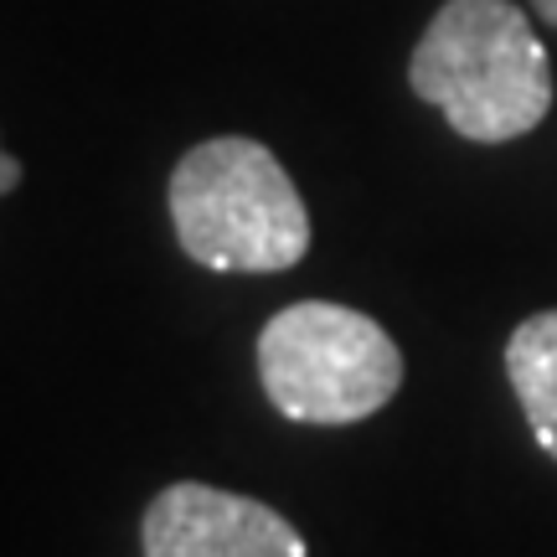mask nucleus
I'll use <instances>...</instances> for the list:
<instances>
[{
    "instance_id": "f257e3e1",
    "label": "nucleus",
    "mask_w": 557,
    "mask_h": 557,
    "mask_svg": "<svg viewBox=\"0 0 557 557\" xmlns=\"http://www.w3.org/2000/svg\"><path fill=\"white\" fill-rule=\"evenodd\" d=\"M408 88L475 145L532 135L553 109V62L511 0H444L423 26Z\"/></svg>"
},
{
    "instance_id": "f03ea898",
    "label": "nucleus",
    "mask_w": 557,
    "mask_h": 557,
    "mask_svg": "<svg viewBox=\"0 0 557 557\" xmlns=\"http://www.w3.org/2000/svg\"><path fill=\"white\" fill-rule=\"evenodd\" d=\"M181 253L212 274H284L310 253V212L269 145L218 135L191 145L165 186Z\"/></svg>"
},
{
    "instance_id": "7ed1b4c3",
    "label": "nucleus",
    "mask_w": 557,
    "mask_h": 557,
    "mask_svg": "<svg viewBox=\"0 0 557 557\" xmlns=\"http://www.w3.org/2000/svg\"><path fill=\"white\" fill-rule=\"evenodd\" d=\"M259 382L284 418L341 429L398 398L403 351L351 305L299 299L259 331Z\"/></svg>"
},
{
    "instance_id": "20e7f679",
    "label": "nucleus",
    "mask_w": 557,
    "mask_h": 557,
    "mask_svg": "<svg viewBox=\"0 0 557 557\" xmlns=\"http://www.w3.org/2000/svg\"><path fill=\"white\" fill-rule=\"evenodd\" d=\"M139 547L145 557H310L274 506L201 480H176L145 506Z\"/></svg>"
},
{
    "instance_id": "39448f33",
    "label": "nucleus",
    "mask_w": 557,
    "mask_h": 557,
    "mask_svg": "<svg viewBox=\"0 0 557 557\" xmlns=\"http://www.w3.org/2000/svg\"><path fill=\"white\" fill-rule=\"evenodd\" d=\"M506 382L532 423L542 455L557 459V310L527 315L506 341Z\"/></svg>"
},
{
    "instance_id": "423d86ee",
    "label": "nucleus",
    "mask_w": 557,
    "mask_h": 557,
    "mask_svg": "<svg viewBox=\"0 0 557 557\" xmlns=\"http://www.w3.org/2000/svg\"><path fill=\"white\" fill-rule=\"evenodd\" d=\"M21 176H26V171H21V160L0 145V197H11V191L21 186Z\"/></svg>"
},
{
    "instance_id": "0eeeda50",
    "label": "nucleus",
    "mask_w": 557,
    "mask_h": 557,
    "mask_svg": "<svg viewBox=\"0 0 557 557\" xmlns=\"http://www.w3.org/2000/svg\"><path fill=\"white\" fill-rule=\"evenodd\" d=\"M532 11H537L542 21H553V26H557V0H532Z\"/></svg>"
}]
</instances>
